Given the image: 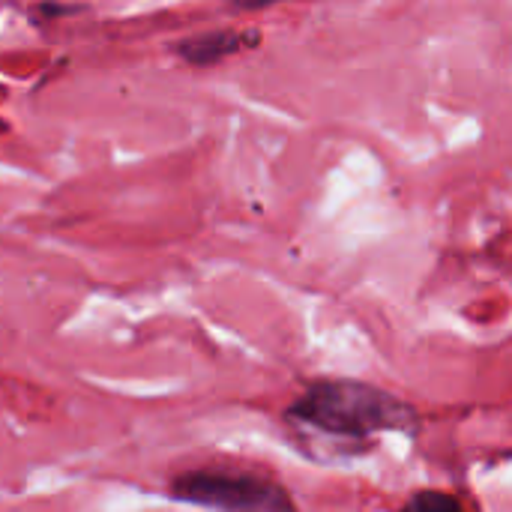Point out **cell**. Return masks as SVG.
Masks as SVG:
<instances>
[{
  "label": "cell",
  "instance_id": "1",
  "mask_svg": "<svg viewBox=\"0 0 512 512\" xmlns=\"http://www.w3.org/2000/svg\"><path fill=\"white\" fill-rule=\"evenodd\" d=\"M282 417L300 435L348 444L351 450H360L363 441L387 432L414 435L420 426V414L414 411V405L396 399L375 384L348 378L312 381L285 408Z\"/></svg>",
  "mask_w": 512,
  "mask_h": 512
},
{
  "label": "cell",
  "instance_id": "2",
  "mask_svg": "<svg viewBox=\"0 0 512 512\" xmlns=\"http://www.w3.org/2000/svg\"><path fill=\"white\" fill-rule=\"evenodd\" d=\"M168 495L180 504L231 512H285L297 510L288 489L279 483L228 468H195L171 480Z\"/></svg>",
  "mask_w": 512,
  "mask_h": 512
},
{
  "label": "cell",
  "instance_id": "3",
  "mask_svg": "<svg viewBox=\"0 0 512 512\" xmlns=\"http://www.w3.org/2000/svg\"><path fill=\"white\" fill-rule=\"evenodd\" d=\"M255 42H258V36H243L237 30H207V33L186 36V39L174 42V54L192 66H213V63L225 60L228 54H237Z\"/></svg>",
  "mask_w": 512,
  "mask_h": 512
},
{
  "label": "cell",
  "instance_id": "4",
  "mask_svg": "<svg viewBox=\"0 0 512 512\" xmlns=\"http://www.w3.org/2000/svg\"><path fill=\"white\" fill-rule=\"evenodd\" d=\"M462 507H465V504H462L456 495H444V492H417L414 498H408V510L456 512V510H462Z\"/></svg>",
  "mask_w": 512,
  "mask_h": 512
},
{
  "label": "cell",
  "instance_id": "5",
  "mask_svg": "<svg viewBox=\"0 0 512 512\" xmlns=\"http://www.w3.org/2000/svg\"><path fill=\"white\" fill-rule=\"evenodd\" d=\"M39 9H42V15H48V18H57V15H72V12H78L75 6H66V3H39Z\"/></svg>",
  "mask_w": 512,
  "mask_h": 512
},
{
  "label": "cell",
  "instance_id": "6",
  "mask_svg": "<svg viewBox=\"0 0 512 512\" xmlns=\"http://www.w3.org/2000/svg\"><path fill=\"white\" fill-rule=\"evenodd\" d=\"M240 9H264V6H273V3H279V0H234Z\"/></svg>",
  "mask_w": 512,
  "mask_h": 512
}]
</instances>
